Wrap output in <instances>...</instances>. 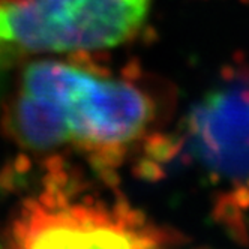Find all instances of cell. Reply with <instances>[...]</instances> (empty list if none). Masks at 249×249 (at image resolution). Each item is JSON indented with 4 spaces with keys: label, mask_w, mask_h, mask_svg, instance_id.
<instances>
[{
    "label": "cell",
    "mask_w": 249,
    "mask_h": 249,
    "mask_svg": "<svg viewBox=\"0 0 249 249\" xmlns=\"http://www.w3.org/2000/svg\"><path fill=\"white\" fill-rule=\"evenodd\" d=\"M183 144L212 176L249 189V78L225 80L192 107Z\"/></svg>",
    "instance_id": "cell-4"
},
{
    "label": "cell",
    "mask_w": 249,
    "mask_h": 249,
    "mask_svg": "<svg viewBox=\"0 0 249 249\" xmlns=\"http://www.w3.org/2000/svg\"><path fill=\"white\" fill-rule=\"evenodd\" d=\"M153 0H0V62L87 54L131 41Z\"/></svg>",
    "instance_id": "cell-2"
},
{
    "label": "cell",
    "mask_w": 249,
    "mask_h": 249,
    "mask_svg": "<svg viewBox=\"0 0 249 249\" xmlns=\"http://www.w3.org/2000/svg\"><path fill=\"white\" fill-rule=\"evenodd\" d=\"M12 234L17 249H164L168 243L124 200L111 210L98 203L45 207L29 200Z\"/></svg>",
    "instance_id": "cell-3"
},
{
    "label": "cell",
    "mask_w": 249,
    "mask_h": 249,
    "mask_svg": "<svg viewBox=\"0 0 249 249\" xmlns=\"http://www.w3.org/2000/svg\"><path fill=\"white\" fill-rule=\"evenodd\" d=\"M153 120V99L141 87L71 60L30 63L11 108L12 134L26 149L71 144L101 174H113Z\"/></svg>",
    "instance_id": "cell-1"
}]
</instances>
